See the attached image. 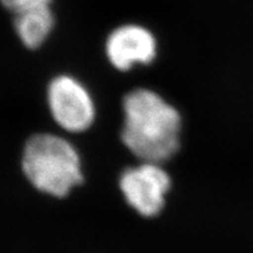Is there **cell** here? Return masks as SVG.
<instances>
[{
    "instance_id": "obj_2",
    "label": "cell",
    "mask_w": 253,
    "mask_h": 253,
    "mask_svg": "<svg viewBox=\"0 0 253 253\" xmlns=\"http://www.w3.org/2000/svg\"><path fill=\"white\" fill-rule=\"evenodd\" d=\"M23 170L34 188L55 197L66 196L84 179L78 151L52 134H38L27 141Z\"/></svg>"
},
{
    "instance_id": "obj_7",
    "label": "cell",
    "mask_w": 253,
    "mask_h": 253,
    "mask_svg": "<svg viewBox=\"0 0 253 253\" xmlns=\"http://www.w3.org/2000/svg\"><path fill=\"white\" fill-rule=\"evenodd\" d=\"M0 1L7 11L18 15L34 9L48 7L52 0H0Z\"/></svg>"
},
{
    "instance_id": "obj_1",
    "label": "cell",
    "mask_w": 253,
    "mask_h": 253,
    "mask_svg": "<svg viewBox=\"0 0 253 253\" xmlns=\"http://www.w3.org/2000/svg\"><path fill=\"white\" fill-rule=\"evenodd\" d=\"M123 143L144 162L169 160L179 147L181 116L153 90L135 89L123 100Z\"/></svg>"
},
{
    "instance_id": "obj_3",
    "label": "cell",
    "mask_w": 253,
    "mask_h": 253,
    "mask_svg": "<svg viewBox=\"0 0 253 253\" xmlns=\"http://www.w3.org/2000/svg\"><path fill=\"white\" fill-rule=\"evenodd\" d=\"M48 104L53 119L67 131H84L95 119L90 94L84 84L69 75H60L50 82Z\"/></svg>"
},
{
    "instance_id": "obj_6",
    "label": "cell",
    "mask_w": 253,
    "mask_h": 253,
    "mask_svg": "<svg viewBox=\"0 0 253 253\" xmlns=\"http://www.w3.org/2000/svg\"><path fill=\"white\" fill-rule=\"evenodd\" d=\"M53 26L54 15L49 6L15 15V32L27 48H39L48 38Z\"/></svg>"
},
{
    "instance_id": "obj_4",
    "label": "cell",
    "mask_w": 253,
    "mask_h": 253,
    "mask_svg": "<svg viewBox=\"0 0 253 253\" xmlns=\"http://www.w3.org/2000/svg\"><path fill=\"white\" fill-rule=\"evenodd\" d=\"M120 188L132 209L142 216L153 217L162 210L170 177L158 163L144 162L122 173Z\"/></svg>"
},
{
    "instance_id": "obj_5",
    "label": "cell",
    "mask_w": 253,
    "mask_h": 253,
    "mask_svg": "<svg viewBox=\"0 0 253 253\" xmlns=\"http://www.w3.org/2000/svg\"><path fill=\"white\" fill-rule=\"evenodd\" d=\"M109 61L119 71L126 72L136 63L153 62L156 58V39L149 30L140 25H123L109 34L106 42Z\"/></svg>"
}]
</instances>
